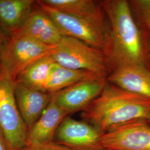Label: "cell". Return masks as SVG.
Masks as SVG:
<instances>
[{"mask_svg": "<svg viewBox=\"0 0 150 150\" xmlns=\"http://www.w3.org/2000/svg\"><path fill=\"white\" fill-rule=\"evenodd\" d=\"M150 113V99L106 83L99 96L81 112L84 121L102 134L126 123L146 120Z\"/></svg>", "mask_w": 150, "mask_h": 150, "instance_id": "1", "label": "cell"}, {"mask_svg": "<svg viewBox=\"0 0 150 150\" xmlns=\"http://www.w3.org/2000/svg\"><path fill=\"white\" fill-rule=\"evenodd\" d=\"M101 4L110 23L108 56L111 62L116 67L127 64L146 66L144 38L129 2L107 0Z\"/></svg>", "mask_w": 150, "mask_h": 150, "instance_id": "2", "label": "cell"}, {"mask_svg": "<svg viewBox=\"0 0 150 150\" xmlns=\"http://www.w3.org/2000/svg\"><path fill=\"white\" fill-rule=\"evenodd\" d=\"M51 56L55 63L70 69L87 70L105 78L110 71L107 54L74 38L63 36Z\"/></svg>", "mask_w": 150, "mask_h": 150, "instance_id": "3", "label": "cell"}, {"mask_svg": "<svg viewBox=\"0 0 150 150\" xmlns=\"http://www.w3.org/2000/svg\"><path fill=\"white\" fill-rule=\"evenodd\" d=\"M54 47L27 36L11 35L0 53V76L14 83L30 65L51 54Z\"/></svg>", "mask_w": 150, "mask_h": 150, "instance_id": "4", "label": "cell"}, {"mask_svg": "<svg viewBox=\"0 0 150 150\" xmlns=\"http://www.w3.org/2000/svg\"><path fill=\"white\" fill-rule=\"evenodd\" d=\"M36 3L52 19L64 36L79 40L108 55L110 41L106 26L64 13L41 1Z\"/></svg>", "mask_w": 150, "mask_h": 150, "instance_id": "5", "label": "cell"}, {"mask_svg": "<svg viewBox=\"0 0 150 150\" xmlns=\"http://www.w3.org/2000/svg\"><path fill=\"white\" fill-rule=\"evenodd\" d=\"M0 129L9 150H21L27 142L28 129L20 112L13 82L0 76Z\"/></svg>", "mask_w": 150, "mask_h": 150, "instance_id": "6", "label": "cell"}, {"mask_svg": "<svg viewBox=\"0 0 150 150\" xmlns=\"http://www.w3.org/2000/svg\"><path fill=\"white\" fill-rule=\"evenodd\" d=\"M105 150H150V124L146 120L126 123L102 134Z\"/></svg>", "mask_w": 150, "mask_h": 150, "instance_id": "7", "label": "cell"}, {"mask_svg": "<svg viewBox=\"0 0 150 150\" xmlns=\"http://www.w3.org/2000/svg\"><path fill=\"white\" fill-rule=\"evenodd\" d=\"M102 132L85 121L67 116L59 125L54 141L78 150H105L101 145Z\"/></svg>", "mask_w": 150, "mask_h": 150, "instance_id": "8", "label": "cell"}, {"mask_svg": "<svg viewBox=\"0 0 150 150\" xmlns=\"http://www.w3.org/2000/svg\"><path fill=\"white\" fill-rule=\"evenodd\" d=\"M106 79L78 82L52 94L56 103L68 115L82 111L102 92Z\"/></svg>", "mask_w": 150, "mask_h": 150, "instance_id": "9", "label": "cell"}, {"mask_svg": "<svg viewBox=\"0 0 150 150\" xmlns=\"http://www.w3.org/2000/svg\"><path fill=\"white\" fill-rule=\"evenodd\" d=\"M16 103L28 130L41 117L52 99V94L28 87L18 81L13 83Z\"/></svg>", "mask_w": 150, "mask_h": 150, "instance_id": "10", "label": "cell"}, {"mask_svg": "<svg viewBox=\"0 0 150 150\" xmlns=\"http://www.w3.org/2000/svg\"><path fill=\"white\" fill-rule=\"evenodd\" d=\"M38 7L33 8L23 25L11 35L27 36L45 45L55 46L64 36L52 19Z\"/></svg>", "mask_w": 150, "mask_h": 150, "instance_id": "11", "label": "cell"}, {"mask_svg": "<svg viewBox=\"0 0 150 150\" xmlns=\"http://www.w3.org/2000/svg\"><path fill=\"white\" fill-rule=\"evenodd\" d=\"M108 80L124 90L150 99V70L146 66H117L108 76Z\"/></svg>", "mask_w": 150, "mask_h": 150, "instance_id": "12", "label": "cell"}, {"mask_svg": "<svg viewBox=\"0 0 150 150\" xmlns=\"http://www.w3.org/2000/svg\"><path fill=\"white\" fill-rule=\"evenodd\" d=\"M68 114L60 108L53 98L38 121L28 129L26 145L53 142L57 131Z\"/></svg>", "mask_w": 150, "mask_h": 150, "instance_id": "13", "label": "cell"}, {"mask_svg": "<svg viewBox=\"0 0 150 150\" xmlns=\"http://www.w3.org/2000/svg\"><path fill=\"white\" fill-rule=\"evenodd\" d=\"M54 9L87 21L106 26L100 2L92 0H42Z\"/></svg>", "mask_w": 150, "mask_h": 150, "instance_id": "14", "label": "cell"}, {"mask_svg": "<svg viewBox=\"0 0 150 150\" xmlns=\"http://www.w3.org/2000/svg\"><path fill=\"white\" fill-rule=\"evenodd\" d=\"M33 0H0V25L11 36L23 25L31 13Z\"/></svg>", "mask_w": 150, "mask_h": 150, "instance_id": "15", "label": "cell"}, {"mask_svg": "<svg viewBox=\"0 0 150 150\" xmlns=\"http://www.w3.org/2000/svg\"><path fill=\"white\" fill-rule=\"evenodd\" d=\"M106 79L87 70H73L54 63L48 79L46 92L54 94L83 81Z\"/></svg>", "mask_w": 150, "mask_h": 150, "instance_id": "16", "label": "cell"}, {"mask_svg": "<svg viewBox=\"0 0 150 150\" xmlns=\"http://www.w3.org/2000/svg\"><path fill=\"white\" fill-rule=\"evenodd\" d=\"M54 61L51 54L30 65L17 77L18 81L28 87L46 92V87Z\"/></svg>", "mask_w": 150, "mask_h": 150, "instance_id": "17", "label": "cell"}, {"mask_svg": "<svg viewBox=\"0 0 150 150\" xmlns=\"http://www.w3.org/2000/svg\"><path fill=\"white\" fill-rule=\"evenodd\" d=\"M129 4L139 24L147 32L150 61V0H132Z\"/></svg>", "mask_w": 150, "mask_h": 150, "instance_id": "18", "label": "cell"}, {"mask_svg": "<svg viewBox=\"0 0 150 150\" xmlns=\"http://www.w3.org/2000/svg\"><path fill=\"white\" fill-rule=\"evenodd\" d=\"M21 150H78L71 148L54 141L40 145H26Z\"/></svg>", "mask_w": 150, "mask_h": 150, "instance_id": "19", "label": "cell"}, {"mask_svg": "<svg viewBox=\"0 0 150 150\" xmlns=\"http://www.w3.org/2000/svg\"><path fill=\"white\" fill-rule=\"evenodd\" d=\"M0 150H9L5 138L0 129Z\"/></svg>", "mask_w": 150, "mask_h": 150, "instance_id": "20", "label": "cell"}, {"mask_svg": "<svg viewBox=\"0 0 150 150\" xmlns=\"http://www.w3.org/2000/svg\"><path fill=\"white\" fill-rule=\"evenodd\" d=\"M7 40L8 39L5 38L4 34L2 33V32L0 30V53L2 51V50L4 48V47L5 46Z\"/></svg>", "mask_w": 150, "mask_h": 150, "instance_id": "21", "label": "cell"}, {"mask_svg": "<svg viewBox=\"0 0 150 150\" xmlns=\"http://www.w3.org/2000/svg\"><path fill=\"white\" fill-rule=\"evenodd\" d=\"M146 120L150 124V113L149 114V115L148 116V117L146 119Z\"/></svg>", "mask_w": 150, "mask_h": 150, "instance_id": "22", "label": "cell"}]
</instances>
